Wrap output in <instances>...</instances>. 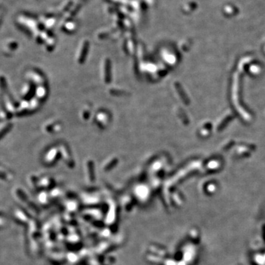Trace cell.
Segmentation results:
<instances>
[{
  "label": "cell",
  "mask_w": 265,
  "mask_h": 265,
  "mask_svg": "<svg viewBox=\"0 0 265 265\" xmlns=\"http://www.w3.org/2000/svg\"><path fill=\"white\" fill-rule=\"evenodd\" d=\"M10 124H11V123H9V124L5 123V125H3V126H0V139H2V138L4 136L5 133H7L8 131H9V129L11 128V125Z\"/></svg>",
  "instance_id": "1"
}]
</instances>
